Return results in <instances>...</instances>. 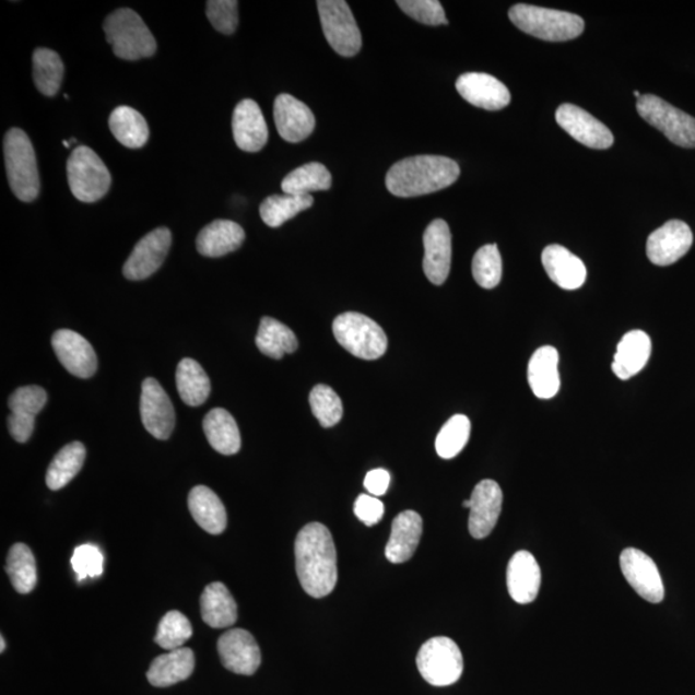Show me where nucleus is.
<instances>
[{
	"label": "nucleus",
	"instance_id": "1",
	"mask_svg": "<svg viewBox=\"0 0 695 695\" xmlns=\"http://www.w3.org/2000/svg\"><path fill=\"white\" fill-rule=\"evenodd\" d=\"M296 574L309 597L321 599L334 591L338 582V556L328 527L309 523L295 540Z\"/></svg>",
	"mask_w": 695,
	"mask_h": 695
},
{
	"label": "nucleus",
	"instance_id": "2",
	"mask_svg": "<svg viewBox=\"0 0 695 695\" xmlns=\"http://www.w3.org/2000/svg\"><path fill=\"white\" fill-rule=\"evenodd\" d=\"M460 166L445 156L403 158L388 170V191L398 198H416L444 190L458 180Z\"/></svg>",
	"mask_w": 695,
	"mask_h": 695
},
{
	"label": "nucleus",
	"instance_id": "3",
	"mask_svg": "<svg viewBox=\"0 0 695 695\" xmlns=\"http://www.w3.org/2000/svg\"><path fill=\"white\" fill-rule=\"evenodd\" d=\"M4 162L11 190L17 199L32 202L39 197L40 179L31 139L23 129L12 128L4 137Z\"/></svg>",
	"mask_w": 695,
	"mask_h": 695
},
{
	"label": "nucleus",
	"instance_id": "4",
	"mask_svg": "<svg viewBox=\"0 0 695 695\" xmlns=\"http://www.w3.org/2000/svg\"><path fill=\"white\" fill-rule=\"evenodd\" d=\"M511 23L519 31L546 42H567L578 38L585 31V21L577 14L517 4L509 11Z\"/></svg>",
	"mask_w": 695,
	"mask_h": 695
},
{
	"label": "nucleus",
	"instance_id": "5",
	"mask_svg": "<svg viewBox=\"0 0 695 695\" xmlns=\"http://www.w3.org/2000/svg\"><path fill=\"white\" fill-rule=\"evenodd\" d=\"M104 31L106 39L113 46L114 54L121 60L137 61L156 52V40L139 13L120 9L108 14Z\"/></svg>",
	"mask_w": 695,
	"mask_h": 695
},
{
	"label": "nucleus",
	"instance_id": "6",
	"mask_svg": "<svg viewBox=\"0 0 695 695\" xmlns=\"http://www.w3.org/2000/svg\"><path fill=\"white\" fill-rule=\"evenodd\" d=\"M338 343L354 357L373 361L384 356L388 348L386 332L367 316L346 313L332 323Z\"/></svg>",
	"mask_w": 695,
	"mask_h": 695
},
{
	"label": "nucleus",
	"instance_id": "7",
	"mask_svg": "<svg viewBox=\"0 0 695 695\" xmlns=\"http://www.w3.org/2000/svg\"><path fill=\"white\" fill-rule=\"evenodd\" d=\"M72 195L82 202H96L110 190L111 174L92 149L79 146L71 152L67 165Z\"/></svg>",
	"mask_w": 695,
	"mask_h": 695
},
{
	"label": "nucleus",
	"instance_id": "8",
	"mask_svg": "<svg viewBox=\"0 0 695 695\" xmlns=\"http://www.w3.org/2000/svg\"><path fill=\"white\" fill-rule=\"evenodd\" d=\"M416 664L426 683L448 686L458 683L463 671L462 653L450 637L437 636L420 648Z\"/></svg>",
	"mask_w": 695,
	"mask_h": 695
},
{
	"label": "nucleus",
	"instance_id": "9",
	"mask_svg": "<svg viewBox=\"0 0 695 695\" xmlns=\"http://www.w3.org/2000/svg\"><path fill=\"white\" fill-rule=\"evenodd\" d=\"M637 113L676 146L695 149V118L664 99L646 94L637 98Z\"/></svg>",
	"mask_w": 695,
	"mask_h": 695
},
{
	"label": "nucleus",
	"instance_id": "10",
	"mask_svg": "<svg viewBox=\"0 0 695 695\" xmlns=\"http://www.w3.org/2000/svg\"><path fill=\"white\" fill-rule=\"evenodd\" d=\"M318 13L326 40L343 57L356 56L362 47V36L353 13L343 0H318Z\"/></svg>",
	"mask_w": 695,
	"mask_h": 695
},
{
	"label": "nucleus",
	"instance_id": "11",
	"mask_svg": "<svg viewBox=\"0 0 695 695\" xmlns=\"http://www.w3.org/2000/svg\"><path fill=\"white\" fill-rule=\"evenodd\" d=\"M620 566L626 581L649 603H661L664 586L656 563L639 549L628 547L620 556Z\"/></svg>",
	"mask_w": 695,
	"mask_h": 695
},
{
	"label": "nucleus",
	"instance_id": "12",
	"mask_svg": "<svg viewBox=\"0 0 695 695\" xmlns=\"http://www.w3.org/2000/svg\"><path fill=\"white\" fill-rule=\"evenodd\" d=\"M172 246V232L166 227L151 231L128 258L122 273L130 281L146 280L164 263Z\"/></svg>",
	"mask_w": 695,
	"mask_h": 695
},
{
	"label": "nucleus",
	"instance_id": "13",
	"mask_svg": "<svg viewBox=\"0 0 695 695\" xmlns=\"http://www.w3.org/2000/svg\"><path fill=\"white\" fill-rule=\"evenodd\" d=\"M141 417L144 428L156 439H168L176 425V412L161 382L148 378L142 382Z\"/></svg>",
	"mask_w": 695,
	"mask_h": 695
},
{
	"label": "nucleus",
	"instance_id": "14",
	"mask_svg": "<svg viewBox=\"0 0 695 695\" xmlns=\"http://www.w3.org/2000/svg\"><path fill=\"white\" fill-rule=\"evenodd\" d=\"M555 119L572 139L586 148L605 150L614 142L611 130L581 107L564 104L557 108Z\"/></svg>",
	"mask_w": 695,
	"mask_h": 695
},
{
	"label": "nucleus",
	"instance_id": "15",
	"mask_svg": "<svg viewBox=\"0 0 695 695\" xmlns=\"http://www.w3.org/2000/svg\"><path fill=\"white\" fill-rule=\"evenodd\" d=\"M219 653L224 668L237 675H255L262 663L255 636L243 628L229 629L220 637Z\"/></svg>",
	"mask_w": 695,
	"mask_h": 695
},
{
	"label": "nucleus",
	"instance_id": "16",
	"mask_svg": "<svg viewBox=\"0 0 695 695\" xmlns=\"http://www.w3.org/2000/svg\"><path fill=\"white\" fill-rule=\"evenodd\" d=\"M424 273L434 285H444L451 271L452 237L444 220L433 221L424 232Z\"/></svg>",
	"mask_w": 695,
	"mask_h": 695
},
{
	"label": "nucleus",
	"instance_id": "17",
	"mask_svg": "<svg viewBox=\"0 0 695 695\" xmlns=\"http://www.w3.org/2000/svg\"><path fill=\"white\" fill-rule=\"evenodd\" d=\"M692 245L691 227L683 221H669L648 237L647 256L656 266H671L682 259Z\"/></svg>",
	"mask_w": 695,
	"mask_h": 695
},
{
	"label": "nucleus",
	"instance_id": "18",
	"mask_svg": "<svg viewBox=\"0 0 695 695\" xmlns=\"http://www.w3.org/2000/svg\"><path fill=\"white\" fill-rule=\"evenodd\" d=\"M58 361L67 370L81 379H90L97 372L98 361L93 346L81 334L71 330H58L52 337Z\"/></svg>",
	"mask_w": 695,
	"mask_h": 695
},
{
	"label": "nucleus",
	"instance_id": "19",
	"mask_svg": "<svg viewBox=\"0 0 695 695\" xmlns=\"http://www.w3.org/2000/svg\"><path fill=\"white\" fill-rule=\"evenodd\" d=\"M503 491L495 481L476 484L470 497L469 532L476 540L486 539L494 531L503 510Z\"/></svg>",
	"mask_w": 695,
	"mask_h": 695
},
{
	"label": "nucleus",
	"instance_id": "20",
	"mask_svg": "<svg viewBox=\"0 0 695 695\" xmlns=\"http://www.w3.org/2000/svg\"><path fill=\"white\" fill-rule=\"evenodd\" d=\"M274 122L282 140L298 143L314 133L316 118L310 108L290 94H280L273 105Z\"/></svg>",
	"mask_w": 695,
	"mask_h": 695
},
{
	"label": "nucleus",
	"instance_id": "21",
	"mask_svg": "<svg viewBox=\"0 0 695 695\" xmlns=\"http://www.w3.org/2000/svg\"><path fill=\"white\" fill-rule=\"evenodd\" d=\"M456 90L469 104L490 111L502 110L511 101L506 85L483 72H468L461 75L456 82Z\"/></svg>",
	"mask_w": 695,
	"mask_h": 695
},
{
	"label": "nucleus",
	"instance_id": "22",
	"mask_svg": "<svg viewBox=\"0 0 695 695\" xmlns=\"http://www.w3.org/2000/svg\"><path fill=\"white\" fill-rule=\"evenodd\" d=\"M506 584L514 602L518 604L534 602L540 591L541 569L530 552L521 550L513 555L506 572Z\"/></svg>",
	"mask_w": 695,
	"mask_h": 695
},
{
	"label": "nucleus",
	"instance_id": "23",
	"mask_svg": "<svg viewBox=\"0 0 695 695\" xmlns=\"http://www.w3.org/2000/svg\"><path fill=\"white\" fill-rule=\"evenodd\" d=\"M232 130L237 148L246 152L262 150L268 141V128L260 107L252 99H244L232 116Z\"/></svg>",
	"mask_w": 695,
	"mask_h": 695
},
{
	"label": "nucleus",
	"instance_id": "24",
	"mask_svg": "<svg viewBox=\"0 0 695 695\" xmlns=\"http://www.w3.org/2000/svg\"><path fill=\"white\" fill-rule=\"evenodd\" d=\"M542 266L550 280L564 290H577L588 278L582 260L561 245H549L542 251Z\"/></svg>",
	"mask_w": 695,
	"mask_h": 695
},
{
	"label": "nucleus",
	"instance_id": "25",
	"mask_svg": "<svg viewBox=\"0 0 695 695\" xmlns=\"http://www.w3.org/2000/svg\"><path fill=\"white\" fill-rule=\"evenodd\" d=\"M423 534V518L416 511L405 510L394 518L392 533L386 547L390 563L402 564L411 559Z\"/></svg>",
	"mask_w": 695,
	"mask_h": 695
},
{
	"label": "nucleus",
	"instance_id": "26",
	"mask_svg": "<svg viewBox=\"0 0 695 695\" xmlns=\"http://www.w3.org/2000/svg\"><path fill=\"white\" fill-rule=\"evenodd\" d=\"M559 353L552 345L539 348L528 364V382L535 397L550 400L559 392L561 375L557 370Z\"/></svg>",
	"mask_w": 695,
	"mask_h": 695
},
{
	"label": "nucleus",
	"instance_id": "27",
	"mask_svg": "<svg viewBox=\"0 0 695 695\" xmlns=\"http://www.w3.org/2000/svg\"><path fill=\"white\" fill-rule=\"evenodd\" d=\"M651 342L647 332L633 330L627 332L614 354L612 370L621 380L632 379L648 364Z\"/></svg>",
	"mask_w": 695,
	"mask_h": 695
},
{
	"label": "nucleus",
	"instance_id": "28",
	"mask_svg": "<svg viewBox=\"0 0 695 695\" xmlns=\"http://www.w3.org/2000/svg\"><path fill=\"white\" fill-rule=\"evenodd\" d=\"M245 231L236 222L219 220L200 231L197 248L201 256L220 258L242 248Z\"/></svg>",
	"mask_w": 695,
	"mask_h": 695
},
{
	"label": "nucleus",
	"instance_id": "29",
	"mask_svg": "<svg viewBox=\"0 0 695 695\" xmlns=\"http://www.w3.org/2000/svg\"><path fill=\"white\" fill-rule=\"evenodd\" d=\"M193 669V651L190 648H179L155 658L148 671V680L152 686L168 687L185 682L192 675Z\"/></svg>",
	"mask_w": 695,
	"mask_h": 695
},
{
	"label": "nucleus",
	"instance_id": "30",
	"mask_svg": "<svg viewBox=\"0 0 695 695\" xmlns=\"http://www.w3.org/2000/svg\"><path fill=\"white\" fill-rule=\"evenodd\" d=\"M188 509L195 521L210 534H221L227 527V513L215 492L205 487H195L188 495Z\"/></svg>",
	"mask_w": 695,
	"mask_h": 695
},
{
	"label": "nucleus",
	"instance_id": "31",
	"mask_svg": "<svg viewBox=\"0 0 695 695\" xmlns=\"http://www.w3.org/2000/svg\"><path fill=\"white\" fill-rule=\"evenodd\" d=\"M200 605L202 620L210 627L224 628L236 624L237 604L223 584L208 585L200 598Z\"/></svg>",
	"mask_w": 695,
	"mask_h": 695
},
{
	"label": "nucleus",
	"instance_id": "32",
	"mask_svg": "<svg viewBox=\"0 0 695 695\" xmlns=\"http://www.w3.org/2000/svg\"><path fill=\"white\" fill-rule=\"evenodd\" d=\"M204 433L209 445L222 455H235L240 451L242 436L234 416L227 410L214 409L204 419Z\"/></svg>",
	"mask_w": 695,
	"mask_h": 695
},
{
	"label": "nucleus",
	"instance_id": "33",
	"mask_svg": "<svg viewBox=\"0 0 695 695\" xmlns=\"http://www.w3.org/2000/svg\"><path fill=\"white\" fill-rule=\"evenodd\" d=\"M108 126L115 139L128 149H141L149 141L148 121L132 107H116L108 119Z\"/></svg>",
	"mask_w": 695,
	"mask_h": 695
},
{
	"label": "nucleus",
	"instance_id": "34",
	"mask_svg": "<svg viewBox=\"0 0 695 695\" xmlns=\"http://www.w3.org/2000/svg\"><path fill=\"white\" fill-rule=\"evenodd\" d=\"M176 381L180 398L191 408H199L205 403L210 392H212V384H210L204 368L200 366L199 362L191 358L179 362Z\"/></svg>",
	"mask_w": 695,
	"mask_h": 695
},
{
	"label": "nucleus",
	"instance_id": "35",
	"mask_svg": "<svg viewBox=\"0 0 695 695\" xmlns=\"http://www.w3.org/2000/svg\"><path fill=\"white\" fill-rule=\"evenodd\" d=\"M256 343L264 356L273 360H281L285 354L298 350V339L293 330L271 317H263L260 320Z\"/></svg>",
	"mask_w": 695,
	"mask_h": 695
},
{
	"label": "nucleus",
	"instance_id": "36",
	"mask_svg": "<svg viewBox=\"0 0 695 695\" xmlns=\"http://www.w3.org/2000/svg\"><path fill=\"white\" fill-rule=\"evenodd\" d=\"M85 456V447L81 441H72V444L64 446L55 456L47 470L46 482L48 488L58 491L68 486L81 472Z\"/></svg>",
	"mask_w": 695,
	"mask_h": 695
},
{
	"label": "nucleus",
	"instance_id": "37",
	"mask_svg": "<svg viewBox=\"0 0 695 695\" xmlns=\"http://www.w3.org/2000/svg\"><path fill=\"white\" fill-rule=\"evenodd\" d=\"M310 195H272L260 205V216L267 226L281 227L288 220L294 219L304 210L314 205Z\"/></svg>",
	"mask_w": 695,
	"mask_h": 695
},
{
	"label": "nucleus",
	"instance_id": "38",
	"mask_svg": "<svg viewBox=\"0 0 695 695\" xmlns=\"http://www.w3.org/2000/svg\"><path fill=\"white\" fill-rule=\"evenodd\" d=\"M33 69L36 89L47 97L56 96L60 91L64 72L61 57L52 49H35Z\"/></svg>",
	"mask_w": 695,
	"mask_h": 695
},
{
	"label": "nucleus",
	"instance_id": "39",
	"mask_svg": "<svg viewBox=\"0 0 695 695\" xmlns=\"http://www.w3.org/2000/svg\"><path fill=\"white\" fill-rule=\"evenodd\" d=\"M331 174L321 163H308L296 168L282 180V191L287 195H309L328 191L331 187Z\"/></svg>",
	"mask_w": 695,
	"mask_h": 695
},
{
	"label": "nucleus",
	"instance_id": "40",
	"mask_svg": "<svg viewBox=\"0 0 695 695\" xmlns=\"http://www.w3.org/2000/svg\"><path fill=\"white\" fill-rule=\"evenodd\" d=\"M7 574H9L13 589L20 593H28L35 589L36 563L32 550L25 544L13 545L7 557Z\"/></svg>",
	"mask_w": 695,
	"mask_h": 695
},
{
	"label": "nucleus",
	"instance_id": "41",
	"mask_svg": "<svg viewBox=\"0 0 695 695\" xmlns=\"http://www.w3.org/2000/svg\"><path fill=\"white\" fill-rule=\"evenodd\" d=\"M472 424L466 415H455L444 425L436 439V450L441 459L456 458L467 446Z\"/></svg>",
	"mask_w": 695,
	"mask_h": 695
},
{
	"label": "nucleus",
	"instance_id": "42",
	"mask_svg": "<svg viewBox=\"0 0 695 695\" xmlns=\"http://www.w3.org/2000/svg\"><path fill=\"white\" fill-rule=\"evenodd\" d=\"M473 276L483 288H495L503 278V259L496 244L484 245L473 258Z\"/></svg>",
	"mask_w": 695,
	"mask_h": 695
},
{
	"label": "nucleus",
	"instance_id": "43",
	"mask_svg": "<svg viewBox=\"0 0 695 695\" xmlns=\"http://www.w3.org/2000/svg\"><path fill=\"white\" fill-rule=\"evenodd\" d=\"M192 636L191 622L178 611L166 613L158 624L155 641L163 649L176 650L190 640Z\"/></svg>",
	"mask_w": 695,
	"mask_h": 695
},
{
	"label": "nucleus",
	"instance_id": "44",
	"mask_svg": "<svg viewBox=\"0 0 695 695\" xmlns=\"http://www.w3.org/2000/svg\"><path fill=\"white\" fill-rule=\"evenodd\" d=\"M309 404L318 423L323 428L337 425L343 416V403L339 396L328 386H316L309 394Z\"/></svg>",
	"mask_w": 695,
	"mask_h": 695
},
{
	"label": "nucleus",
	"instance_id": "45",
	"mask_svg": "<svg viewBox=\"0 0 695 695\" xmlns=\"http://www.w3.org/2000/svg\"><path fill=\"white\" fill-rule=\"evenodd\" d=\"M48 394L38 386L21 387L11 394L9 405L12 414L35 417L45 409Z\"/></svg>",
	"mask_w": 695,
	"mask_h": 695
},
{
	"label": "nucleus",
	"instance_id": "46",
	"mask_svg": "<svg viewBox=\"0 0 695 695\" xmlns=\"http://www.w3.org/2000/svg\"><path fill=\"white\" fill-rule=\"evenodd\" d=\"M397 5L420 24L429 26L448 24L444 7L437 0H400Z\"/></svg>",
	"mask_w": 695,
	"mask_h": 695
},
{
	"label": "nucleus",
	"instance_id": "47",
	"mask_svg": "<svg viewBox=\"0 0 695 695\" xmlns=\"http://www.w3.org/2000/svg\"><path fill=\"white\" fill-rule=\"evenodd\" d=\"M207 16L216 32L234 34L238 25V3L236 0H210Z\"/></svg>",
	"mask_w": 695,
	"mask_h": 695
},
{
	"label": "nucleus",
	"instance_id": "48",
	"mask_svg": "<svg viewBox=\"0 0 695 695\" xmlns=\"http://www.w3.org/2000/svg\"><path fill=\"white\" fill-rule=\"evenodd\" d=\"M71 564L79 581H83L84 578L103 575L104 555L97 546L82 545L75 549L74 555L71 557Z\"/></svg>",
	"mask_w": 695,
	"mask_h": 695
},
{
	"label": "nucleus",
	"instance_id": "49",
	"mask_svg": "<svg viewBox=\"0 0 695 695\" xmlns=\"http://www.w3.org/2000/svg\"><path fill=\"white\" fill-rule=\"evenodd\" d=\"M354 514L368 527L378 525L384 516V504L378 497L361 495L354 503Z\"/></svg>",
	"mask_w": 695,
	"mask_h": 695
},
{
	"label": "nucleus",
	"instance_id": "50",
	"mask_svg": "<svg viewBox=\"0 0 695 695\" xmlns=\"http://www.w3.org/2000/svg\"><path fill=\"white\" fill-rule=\"evenodd\" d=\"M9 429L13 439H16L19 444H26L33 436L35 417L11 414L9 417Z\"/></svg>",
	"mask_w": 695,
	"mask_h": 695
},
{
	"label": "nucleus",
	"instance_id": "51",
	"mask_svg": "<svg viewBox=\"0 0 695 695\" xmlns=\"http://www.w3.org/2000/svg\"><path fill=\"white\" fill-rule=\"evenodd\" d=\"M389 484L390 474L386 469L372 470L365 478V488L375 497L386 495Z\"/></svg>",
	"mask_w": 695,
	"mask_h": 695
},
{
	"label": "nucleus",
	"instance_id": "52",
	"mask_svg": "<svg viewBox=\"0 0 695 695\" xmlns=\"http://www.w3.org/2000/svg\"><path fill=\"white\" fill-rule=\"evenodd\" d=\"M0 643H2V647H0V651H2L3 653V651L5 650V641L3 636H0Z\"/></svg>",
	"mask_w": 695,
	"mask_h": 695
},
{
	"label": "nucleus",
	"instance_id": "53",
	"mask_svg": "<svg viewBox=\"0 0 695 695\" xmlns=\"http://www.w3.org/2000/svg\"><path fill=\"white\" fill-rule=\"evenodd\" d=\"M463 508L470 509V498L462 503Z\"/></svg>",
	"mask_w": 695,
	"mask_h": 695
},
{
	"label": "nucleus",
	"instance_id": "54",
	"mask_svg": "<svg viewBox=\"0 0 695 695\" xmlns=\"http://www.w3.org/2000/svg\"><path fill=\"white\" fill-rule=\"evenodd\" d=\"M634 96L637 98H640L643 96V94L639 91H635L634 92Z\"/></svg>",
	"mask_w": 695,
	"mask_h": 695
},
{
	"label": "nucleus",
	"instance_id": "55",
	"mask_svg": "<svg viewBox=\"0 0 695 695\" xmlns=\"http://www.w3.org/2000/svg\"><path fill=\"white\" fill-rule=\"evenodd\" d=\"M63 146L69 149L71 146L70 141H63Z\"/></svg>",
	"mask_w": 695,
	"mask_h": 695
}]
</instances>
